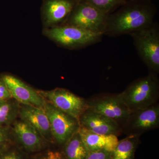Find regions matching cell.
<instances>
[{"label": "cell", "instance_id": "1", "mask_svg": "<svg viewBox=\"0 0 159 159\" xmlns=\"http://www.w3.org/2000/svg\"><path fill=\"white\" fill-rule=\"evenodd\" d=\"M154 12L147 5L134 4L107 15L104 34L111 36L131 34L152 25Z\"/></svg>", "mask_w": 159, "mask_h": 159}, {"label": "cell", "instance_id": "2", "mask_svg": "<svg viewBox=\"0 0 159 159\" xmlns=\"http://www.w3.org/2000/svg\"><path fill=\"white\" fill-rule=\"evenodd\" d=\"M159 94L157 76L150 73L134 81L119 94L131 112H133L157 103Z\"/></svg>", "mask_w": 159, "mask_h": 159}, {"label": "cell", "instance_id": "3", "mask_svg": "<svg viewBox=\"0 0 159 159\" xmlns=\"http://www.w3.org/2000/svg\"><path fill=\"white\" fill-rule=\"evenodd\" d=\"M44 34L58 44L71 48L86 47L97 43L103 34L68 25L47 29Z\"/></svg>", "mask_w": 159, "mask_h": 159}, {"label": "cell", "instance_id": "4", "mask_svg": "<svg viewBox=\"0 0 159 159\" xmlns=\"http://www.w3.org/2000/svg\"><path fill=\"white\" fill-rule=\"evenodd\" d=\"M139 56L150 73L159 72V32L151 25L148 28L131 34Z\"/></svg>", "mask_w": 159, "mask_h": 159}, {"label": "cell", "instance_id": "5", "mask_svg": "<svg viewBox=\"0 0 159 159\" xmlns=\"http://www.w3.org/2000/svg\"><path fill=\"white\" fill-rule=\"evenodd\" d=\"M107 15L87 2L80 0L66 21L67 25L104 34Z\"/></svg>", "mask_w": 159, "mask_h": 159}, {"label": "cell", "instance_id": "6", "mask_svg": "<svg viewBox=\"0 0 159 159\" xmlns=\"http://www.w3.org/2000/svg\"><path fill=\"white\" fill-rule=\"evenodd\" d=\"M87 109L115 121L122 129L130 116L131 111L119 94L100 95L87 101Z\"/></svg>", "mask_w": 159, "mask_h": 159}, {"label": "cell", "instance_id": "7", "mask_svg": "<svg viewBox=\"0 0 159 159\" xmlns=\"http://www.w3.org/2000/svg\"><path fill=\"white\" fill-rule=\"evenodd\" d=\"M37 91L47 102L78 121L87 109V100L66 89Z\"/></svg>", "mask_w": 159, "mask_h": 159}, {"label": "cell", "instance_id": "8", "mask_svg": "<svg viewBox=\"0 0 159 159\" xmlns=\"http://www.w3.org/2000/svg\"><path fill=\"white\" fill-rule=\"evenodd\" d=\"M43 109L48 119L54 141L59 145H64L79 129V121L46 101Z\"/></svg>", "mask_w": 159, "mask_h": 159}, {"label": "cell", "instance_id": "9", "mask_svg": "<svg viewBox=\"0 0 159 159\" xmlns=\"http://www.w3.org/2000/svg\"><path fill=\"white\" fill-rule=\"evenodd\" d=\"M12 134L17 146L25 153H35L43 150L48 142L27 122L20 119L12 123Z\"/></svg>", "mask_w": 159, "mask_h": 159}, {"label": "cell", "instance_id": "10", "mask_svg": "<svg viewBox=\"0 0 159 159\" xmlns=\"http://www.w3.org/2000/svg\"><path fill=\"white\" fill-rule=\"evenodd\" d=\"M159 125V105L155 103L144 109L131 113L122 131L129 135H139L158 128Z\"/></svg>", "mask_w": 159, "mask_h": 159}, {"label": "cell", "instance_id": "11", "mask_svg": "<svg viewBox=\"0 0 159 159\" xmlns=\"http://www.w3.org/2000/svg\"><path fill=\"white\" fill-rule=\"evenodd\" d=\"M2 78L8 86L12 99L20 104L43 108L46 100L37 90L12 75H5Z\"/></svg>", "mask_w": 159, "mask_h": 159}, {"label": "cell", "instance_id": "12", "mask_svg": "<svg viewBox=\"0 0 159 159\" xmlns=\"http://www.w3.org/2000/svg\"><path fill=\"white\" fill-rule=\"evenodd\" d=\"M80 127L99 134L118 135L122 129L109 118L87 109L80 118Z\"/></svg>", "mask_w": 159, "mask_h": 159}, {"label": "cell", "instance_id": "13", "mask_svg": "<svg viewBox=\"0 0 159 159\" xmlns=\"http://www.w3.org/2000/svg\"><path fill=\"white\" fill-rule=\"evenodd\" d=\"M80 0H43L42 14L48 25L66 20Z\"/></svg>", "mask_w": 159, "mask_h": 159}, {"label": "cell", "instance_id": "14", "mask_svg": "<svg viewBox=\"0 0 159 159\" xmlns=\"http://www.w3.org/2000/svg\"><path fill=\"white\" fill-rule=\"evenodd\" d=\"M18 116L35 129L47 142L54 141L48 119L43 108L20 104Z\"/></svg>", "mask_w": 159, "mask_h": 159}, {"label": "cell", "instance_id": "15", "mask_svg": "<svg viewBox=\"0 0 159 159\" xmlns=\"http://www.w3.org/2000/svg\"><path fill=\"white\" fill-rule=\"evenodd\" d=\"M78 133L88 152L98 150L112 152L119 142L115 135L99 134L80 127Z\"/></svg>", "mask_w": 159, "mask_h": 159}, {"label": "cell", "instance_id": "16", "mask_svg": "<svg viewBox=\"0 0 159 159\" xmlns=\"http://www.w3.org/2000/svg\"><path fill=\"white\" fill-rule=\"evenodd\" d=\"M140 135H130L119 141L111 153V159H132Z\"/></svg>", "mask_w": 159, "mask_h": 159}, {"label": "cell", "instance_id": "17", "mask_svg": "<svg viewBox=\"0 0 159 159\" xmlns=\"http://www.w3.org/2000/svg\"><path fill=\"white\" fill-rule=\"evenodd\" d=\"M20 104L14 99L0 100V127H9L18 116Z\"/></svg>", "mask_w": 159, "mask_h": 159}, {"label": "cell", "instance_id": "18", "mask_svg": "<svg viewBox=\"0 0 159 159\" xmlns=\"http://www.w3.org/2000/svg\"><path fill=\"white\" fill-rule=\"evenodd\" d=\"M64 145L66 159H85L88 153L78 130L71 137Z\"/></svg>", "mask_w": 159, "mask_h": 159}, {"label": "cell", "instance_id": "19", "mask_svg": "<svg viewBox=\"0 0 159 159\" xmlns=\"http://www.w3.org/2000/svg\"><path fill=\"white\" fill-rule=\"evenodd\" d=\"M108 14L112 9L124 2L125 0H84Z\"/></svg>", "mask_w": 159, "mask_h": 159}, {"label": "cell", "instance_id": "20", "mask_svg": "<svg viewBox=\"0 0 159 159\" xmlns=\"http://www.w3.org/2000/svg\"><path fill=\"white\" fill-rule=\"evenodd\" d=\"M11 145L0 153V159H27L25 152L17 146Z\"/></svg>", "mask_w": 159, "mask_h": 159}, {"label": "cell", "instance_id": "21", "mask_svg": "<svg viewBox=\"0 0 159 159\" xmlns=\"http://www.w3.org/2000/svg\"><path fill=\"white\" fill-rule=\"evenodd\" d=\"M9 127H0V153L11 145Z\"/></svg>", "mask_w": 159, "mask_h": 159}, {"label": "cell", "instance_id": "22", "mask_svg": "<svg viewBox=\"0 0 159 159\" xmlns=\"http://www.w3.org/2000/svg\"><path fill=\"white\" fill-rule=\"evenodd\" d=\"M111 153L105 150L90 152L85 159H111Z\"/></svg>", "mask_w": 159, "mask_h": 159}, {"label": "cell", "instance_id": "23", "mask_svg": "<svg viewBox=\"0 0 159 159\" xmlns=\"http://www.w3.org/2000/svg\"><path fill=\"white\" fill-rule=\"evenodd\" d=\"M11 99H12V97L10 91L2 77L0 78V100H9Z\"/></svg>", "mask_w": 159, "mask_h": 159}, {"label": "cell", "instance_id": "24", "mask_svg": "<svg viewBox=\"0 0 159 159\" xmlns=\"http://www.w3.org/2000/svg\"><path fill=\"white\" fill-rule=\"evenodd\" d=\"M34 159H65L60 152L49 150L42 154Z\"/></svg>", "mask_w": 159, "mask_h": 159}, {"label": "cell", "instance_id": "25", "mask_svg": "<svg viewBox=\"0 0 159 159\" xmlns=\"http://www.w3.org/2000/svg\"><path fill=\"white\" fill-rule=\"evenodd\" d=\"M133 1H138V0H133Z\"/></svg>", "mask_w": 159, "mask_h": 159}]
</instances>
